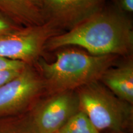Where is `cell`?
I'll return each instance as SVG.
<instances>
[{
  "mask_svg": "<svg viewBox=\"0 0 133 133\" xmlns=\"http://www.w3.org/2000/svg\"><path fill=\"white\" fill-rule=\"evenodd\" d=\"M82 48L94 56H128L133 51L132 23L118 9L104 8L72 29L51 37L45 50Z\"/></svg>",
  "mask_w": 133,
  "mask_h": 133,
  "instance_id": "obj_1",
  "label": "cell"
},
{
  "mask_svg": "<svg viewBox=\"0 0 133 133\" xmlns=\"http://www.w3.org/2000/svg\"><path fill=\"white\" fill-rule=\"evenodd\" d=\"M119 56H94L77 49H65L57 54L56 61L39 57L36 63L45 88L46 95L75 91L99 81L104 73L116 64Z\"/></svg>",
  "mask_w": 133,
  "mask_h": 133,
  "instance_id": "obj_2",
  "label": "cell"
},
{
  "mask_svg": "<svg viewBox=\"0 0 133 133\" xmlns=\"http://www.w3.org/2000/svg\"><path fill=\"white\" fill-rule=\"evenodd\" d=\"M79 110L101 133H132L133 105L116 97L99 81L76 89Z\"/></svg>",
  "mask_w": 133,
  "mask_h": 133,
  "instance_id": "obj_3",
  "label": "cell"
},
{
  "mask_svg": "<svg viewBox=\"0 0 133 133\" xmlns=\"http://www.w3.org/2000/svg\"><path fill=\"white\" fill-rule=\"evenodd\" d=\"M61 31L51 23L45 22L2 35L0 36V57L31 65L45 50L48 41Z\"/></svg>",
  "mask_w": 133,
  "mask_h": 133,
  "instance_id": "obj_4",
  "label": "cell"
},
{
  "mask_svg": "<svg viewBox=\"0 0 133 133\" xmlns=\"http://www.w3.org/2000/svg\"><path fill=\"white\" fill-rule=\"evenodd\" d=\"M45 95L39 73L27 65L16 77L0 87V118L26 114Z\"/></svg>",
  "mask_w": 133,
  "mask_h": 133,
  "instance_id": "obj_5",
  "label": "cell"
},
{
  "mask_svg": "<svg viewBox=\"0 0 133 133\" xmlns=\"http://www.w3.org/2000/svg\"><path fill=\"white\" fill-rule=\"evenodd\" d=\"M79 110L75 90L43 96L29 112L39 133H56Z\"/></svg>",
  "mask_w": 133,
  "mask_h": 133,
  "instance_id": "obj_6",
  "label": "cell"
},
{
  "mask_svg": "<svg viewBox=\"0 0 133 133\" xmlns=\"http://www.w3.org/2000/svg\"><path fill=\"white\" fill-rule=\"evenodd\" d=\"M105 0H43L44 21L60 30H70L104 7Z\"/></svg>",
  "mask_w": 133,
  "mask_h": 133,
  "instance_id": "obj_7",
  "label": "cell"
},
{
  "mask_svg": "<svg viewBox=\"0 0 133 133\" xmlns=\"http://www.w3.org/2000/svg\"><path fill=\"white\" fill-rule=\"evenodd\" d=\"M99 81L125 102L133 105V61L129 59L119 65L107 69Z\"/></svg>",
  "mask_w": 133,
  "mask_h": 133,
  "instance_id": "obj_8",
  "label": "cell"
},
{
  "mask_svg": "<svg viewBox=\"0 0 133 133\" xmlns=\"http://www.w3.org/2000/svg\"><path fill=\"white\" fill-rule=\"evenodd\" d=\"M0 12L24 27L45 22L40 8L33 0H0Z\"/></svg>",
  "mask_w": 133,
  "mask_h": 133,
  "instance_id": "obj_9",
  "label": "cell"
},
{
  "mask_svg": "<svg viewBox=\"0 0 133 133\" xmlns=\"http://www.w3.org/2000/svg\"><path fill=\"white\" fill-rule=\"evenodd\" d=\"M0 133H39L29 112L17 116L0 118Z\"/></svg>",
  "mask_w": 133,
  "mask_h": 133,
  "instance_id": "obj_10",
  "label": "cell"
},
{
  "mask_svg": "<svg viewBox=\"0 0 133 133\" xmlns=\"http://www.w3.org/2000/svg\"><path fill=\"white\" fill-rule=\"evenodd\" d=\"M56 133H101L80 110Z\"/></svg>",
  "mask_w": 133,
  "mask_h": 133,
  "instance_id": "obj_11",
  "label": "cell"
},
{
  "mask_svg": "<svg viewBox=\"0 0 133 133\" xmlns=\"http://www.w3.org/2000/svg\"><path fill=\"white\" fill-rule=\"evenodd\" d=\"M21 26L17 24L7 16L0 12V36L20 29Z\"/></svg>",
  "mask_w": 133,
  "mask_h": 133,
  "instance_id": "obj_12",
  "label": "cell"
},
{
  "mask_svg": "<svg viewBox=\"0 0 133 133\" xmlns=\"http://www.w3.org/2000/svg\"><path fill=\"white\" fill-rule=\"evenodd\" d=\"M27 65L24 62L0 57V71L4 70L22 69Z\"/></svg>",
  "mask_w": 133,
  "mask_h": 133,
  "instance_id": "obj_13",
  "label": "cell"
},
{
  "mask_svg": "<svg viewBox=\"0 0 133 133\" xmlns=\"http://www.w3.org/2000/svg\"><path fill=\"white\" fill-rule=\"evenodd\" d=\"M24 69L4 70L0 71V87L16 77Z\"/></svg>",
  "mask_w": 133,
  "mask_h": 133,
  "instance_id": "obj_14",
  "label": "cell"
},
{
  "mask_svg": "<svg viewBox=\"0 0 133 133\" xmlns=\"http://www.w3.org/2000/svg\"><path fill=\"white\" fill-rule=\"evenodd\" d=\"M117 9L124 13H132L133 0H115Z\"/></svg>",
  "mask_w": 133,
  "mask_h": 133,
  "instance_id": "obj_15",
  "label": "cell"
},
{
  "mask_svg": "<svg viewBox=\"0 0 133 133\" xmlns=\"http://www.w3.org/2000/svg\"><path fill=\"white\" fill-rule=\"evenodd\" d=\"M33 1H34L35 3L36 4H37L39 8H40V5H41V3H42V1H43V0H33Z\"/></svg>",
  "mask_w": 133,
  "mask_h": 133,
  "instance_id": "obj_16",
  "label": "cell"
},
{
  "mask_svg": "<svg viewBox=\"0 0 133 133\" xmlns=\"http://www.w3.org/2000/svg\"><path fill=\"white\" fill-rule=\"evenodd\" d=\"M107 133H130L127 132H107Z\"/></svg>",
  "mask_w": 133,
  "mask_h": 133,
  "instance_id": "obj_17",
  "label": "cell"
}]
</instances>
